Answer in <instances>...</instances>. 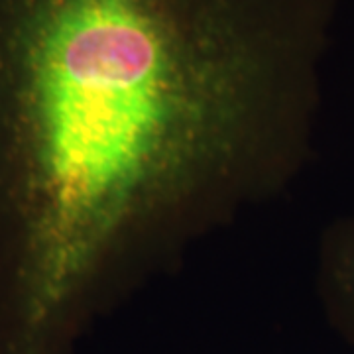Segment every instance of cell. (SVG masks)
<instances>
[{
  "mask_svg": "<svg viewBox=\"0 0 354 354\" xmlns=\"http://www.w3.org/2000/svg\"><path fill=\"white\" fill-rule=\"evenodd\" d=\"M321 278L333 315L354 335V213L325 239Z\"/></svg>",
  "mask_w": 354,
  "mask_h": 354,
  "instance_id": "obj_2",
  "label": "cell"
},
{
  "mask_svg": "<svg viewBox=\"0 0 354 354\" xmlns=\"http://www.w3.org/2000/svg\"><path fill=\"white\" fill-rule=\"evenodd\" d=\"M335 0H0V354H73L309 160Z\"/></svg>",
  "mask_w": 354,
  "mask_h": 354,
  "instance_id": "obj_1",
  "label": "cell"
}]
</instances>
